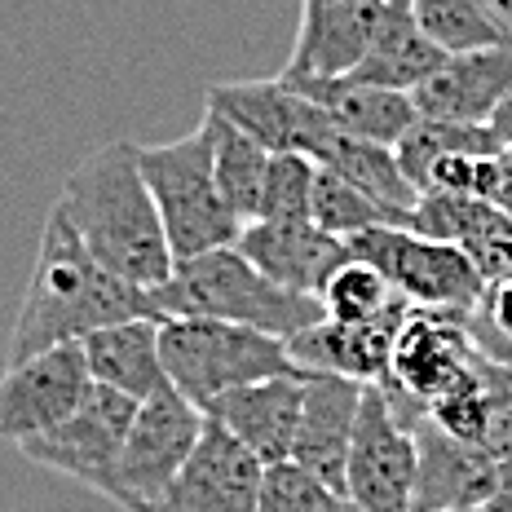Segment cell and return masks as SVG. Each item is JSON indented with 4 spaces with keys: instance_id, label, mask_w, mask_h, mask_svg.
Segmentation results:
<instances>
[{
    "instance_id": "6da1fadb",
    "label": "cell",
    "mask_w": 512,
    "mask_h": 512,
    "mask_svg": "<svg viewBox=\"0 0 512 512\" xmlns=\"http://www.w3.org/2000/svg\"><path fill=\"white\" fill-rule=\"evenodd\" d=\"M128 318H159L151 287H133L102 270L53 204L40 230L36 270H31L23 309L14 318V336H9V362L36 358L58 345H80L84 336L102 332V327L128 323Z\"/></svg>"
},
{
    "instance_id": "7a4b0ae2",
    "label": "cell",
    "mask_w": 512,
    "mask_h": 512,
    "mask_svg": "<svg viewBox=\"0 0 512 512\" xmlns=\"http://www.w3.org/2000/svg\"><path fill=\"white\" fill-rule=\"evenodd\" d=\"M58 208L93 261L115 279L133 287H159L177 270L133 142H106L84 155L62 186Z\"/></svg>"
},
{
    "instance_id": "3957f363",
    "label": "cell",
    "mask_w": 512,
    "mask_h": 512,
    "mask_svg": "<svg viewBox=\"0 0 512 512\" xmlns=\"http://www.w3.org/2000/svg\"><path fill=\"white\" fill-rule=\"evenodd\" d=\"M159 318H217L252 332L279 336L292 345L301 332L323 323V301L305 292H287L261 274L239 248H217L195 261H181L168 283L151 287Z\"/></svg>"
},
{
    "instance_id": "277c9868",
    "label": "cell",
    "mask_w": 512,
    "mask_h": 512,
    "mask_svg": "<svg viewBox=\"0 0 512 512\" xmlns=\"http://www.w3.org/2000/svg\"><path fill=\"white\" fill-rule=\"evenodd\" d=\"M137 164H142V177L155 195L159 221H164L177 265L239 243L243 221L217 186L204 128L164 146H137Z\"/></svg>"
},
{
    "instance_id": "5b68a950",
    "label": "cell",
    "mask_w": 512,
    "mask_h": 512,
    "mask_svg": "<svg viewBox=\"0 0 512 512\" xmlns=\"http://www.w3.org/2000/svg\"><path fill=\"white\" fill-rule=\"evenodd\" d=\"M159 349L168 384L199 411H208L230 389L301 371L287 340L217 318H159Z\"/></svg>"
},
{
    "instance_id": "8992f818",
    "label": "cell",
    "mask_w": 512,
    "mask_h": 512,
    "mask_svg": "<svg viewBox=\"0 0 512 512\" xmlns=\"http://www.w3.org/2000/svg\"><path fill=\"white\" fill-rule=\"evenodd\" d=\"M208 429V415L177 389H164L137 407L133 433L120 455V473H115L111 504L124 512H159L168 490L190 464L199 437Z\"/></svg>"
},
{
    "instance_id": "52a82bcc",
    "label": "cell",
    "mask_w": 512,
    "mask_h": 512,
    "mask_svg": "<svg viewBox=\"0 0 512 512\" xmlns=\"http://www.w3.org/2000/svg\"><path fill=\"white\" fill-rule=\"evenodd\" d=\"M137 407H142L137 398L93 380L89 398L80 402V411L71 415V420H62L53 433L31 437L18 451H23L31 464L49 468V473H62V477H71V482H80V486L111 499L115 473H120V455H124L128 433H133V420H137Z\"/></svg>"
},
{
    "instance_id": "ba28073f",
    "label": "cell",
    "mask_w": 512,
    "mask_h": 512,
    "mask_svg": "<svg viewBox=\"0 0 512 512\" xmlns=\"http://www.w3.org/2000/svg\"><path fill=\"white\" fill-rule=\"evenodd\" d=\"M358 261H371L393 292L415 309H468L482 296L486 279L455 243H437L411 226H380L349 239Z\"/></svg>"
},
{
    "instance_id": "9c48e42d",
    "label": "cell",
    "mask_w": 512,
    "mask_h": 512,
    "mask_svg": "<svg viewBox=\"0 0 512 512\" xmlns=\"http://www.w3.org/2000/svg\"><path fill=\"white\" fill-rule=\"evenodd\" d=\"M415 473V433L398 420L380 384H367L345 464V495L358 512H415Z\"/></svg>"
},
{
    "instance_id": "30bf717a",
    "label": "cell",
    "mask_w": 512,
    "mask_h": 512,
    "mask_svg": "<svg viewBox=\"0 0 512 512\" xmlns=\"http://www.w3.org/2000/svg\"><path fill=\"white\" fill-rule=\"evenodd\" d=\"M93 389V371L80 345H58L36 358L9 362L0 376V442L23 446L53 433L80 411Z\"/></svg>"
},
{
    "instance_id": "8fae6325",
    "label": "cell",
    "mask_w": 512,
    "mask_h": 512,
    "mask_svg": "<svg viewBox=\"0 0 512 512\" xmlns=\"http://www.w3.org/2000/svg\"><path fill=\"white\" fill-rule=\"evenodd\" d=\"M212 111L234 120L248 137L265 146V151L283 155H318V146L336 133L332 115L301 89H292L283 76L270 80H234V84H212L208 98Z\"/></svg>"
},
{
    "instance_id": "7c38bea8",
    "label": "cell",
    "mask_w": 512,
    "mask_h": 512,
    "mask_svg": "<svg viewBox=\"0 0 512 512\" xmlns=\"http://www.w3.org/2000/svg\"><path fill=\"white\" fill-rule=\"evenodd\" d=\"M477 358L482 354L468 340L464 309H415L411 305L384 380L407 389L424 407H433L442 393H451L473 371Z\"/></svg>"
},
{
    "instance_id": "4fadbf2b",
    "label": "cell",
    "mask_w": 512,
    "mask_h": 512,
    "mask_svg": "<svg viewBox=\"0 0 512 512\" xmlns=\"http://www.w3.org/2000/svg\"><path fill=\"white\" fill-rule=\"evenodd\" d=\"M261 482L265 464L217 420H208L159 512H261Z\"/></svg>"
},
{
    "instance_id": "5bb4252c",
    "label": "cell",
    "mask_w": 512,
    "mask_h": 512,
    "mask_svg": "<svg viewBox=\"0 0 512 512\" xmlns=\"http://www.w3.org/2000/svg\"><path fill=\"white\" fill-rule=\"evenodd\" d=\"M301 407H305V371H292V376H270L221 393L204 415L217 420L230 437H239L256 460L270 468L292 460L296 433H301Z\"/></svg>"
},
{
    "instance_id": "9a60e30c",
    "label": "cell",
    "mask_w": 512,
    "mask_h": 512,
    "mask_svg": "<svg viewBox=\"0 0 512 512\" xmlns=\"http://www.w3.org/2000/svg\"><path fill=\"white\" fill-rule=\"evenodd\" d=\"M234 248L279 287L305 296H323L327 279L354 256L345 239L327 234L318 221H252Z\"/></svg>"
},
{
    "instance_id": "2e32d148",
    "label": "cell",
    "mask_w": 512,
    "mask_h": 512,
    "mask_svg": "<svg viewBox=\"0 0 512 512\" xmlns=\"http://www.w3.org/2000/svg\"><path fill=\"white\" fill-rule=\"evenodd\" d=\"M384 0H318L301 5V27L283 76H354L367 62Z\"/></svg>"
},
{
    "instance_id": "e0dca14e",
    "label": "cell",
    "mask_w": 512,
    "mask_h": 512,
    "mask_svg": "<svg viewBox=\"0 0 512 512\" xmlns=\"http://www.w3.org/2000/svg\"><path fill=\"white\" fill-rule=\"evenodd\" d=\"M415 512H446V508H486L499 482V460L486 446L460 442L424 415L415 424Z\"/></svg>"
},
{
    "instance_id": "ac0fdd59",
    "label": "cell",
    "mask_w": 512,
    "mask_h": 512,
    "mask_svg": "<svg viewBox=\"0 0 512 512\" xmlns=\"http://www.w3.org/2000/svg\"><path fill=\"white\" fill-rule=\"evenodd\" d=\"M362 393H367L362 380L336 376V371H305V407L292 460L336 490H345V464L349 446H354Z\"/></svg>"
},
{
    "instance_id": "d6986e66",
    "label": "cell",
    "mask_w": 512,
    "mask_h": 512,
    "mask_svg": "<svg viewBox=\"0 0 512 512\" xmlns=\"http://www.w3.org/2000/svg\"><path fill=\"white\" fill-rule=\"evenodd\" d=\"M411 98L429 120L490 124V115L512 102V40L451 53V62L433 80H424Z\"/></svg>"
},
{
    "instance_id": "ffe728a7",
    "label": "cell",
    "mask_w": 512,
    "mask_h": 512,
    "mask_svg": "<svg viewBox=\"0 0 512 512\" xmlns=\"http://www.w3.org/2000/svg\"><path fill=\"white\" fill-rule=\"evenodd\" d=\"M407 314L411 301H398L380 318H367V323H332V318H323V323H314L309 332L296 336L287 349H292L301 371H336V376L362 384H380L389 376L393 345H398Z\"/></svg>"
},
{
    "instance_id": "44dd1931",
    "label": "cell",
    "mask_w": 512,
    "mask_h": 512,
    "mask_svg": "<svg viewBox=\"0 0 512 512\" xmlns=\"http://www.w3.org/2000/svg\"><path fill=\"white\" fill-rule=\"evenodd\" d=\"M407 226L424 239L455 243L486 283L512 279V217L477 195H424Z\"/></svg>"
},
{
    "instance_id": "7402d4cb",
    "label": "cell",
    "mask_w": 512,
    "mask_h": 512,
    "mask_svg": "<svg viewBox=\"0 0 512 512\" xmlns=\"http://www.w3.org/2000/svg\"><path fill=\"white\" fill-rule=\"evenodd\" d=\"M283 80L292 89H301L305 98H314L332 115V124L340 133H349V137L398 146L420 124V106H415L411 93L380 89V84H367L358 76H283Z\"/></svg>"
},
{
    "instance_id": "603a6c76",
    "label": "cell",
    "mask_w": 512,
    "mask_h": 512,
    "mask_svg": "<svg viewBox=\"0 0 512 512\" xmlns=\"http://www.w3.org/2000/svg\"><path fill=\"white\" fill-rule=\"evenodd\" d=\"M446 62H451V53L424 31L420 14H415V0H384L371 53L354 76L367 84H380V89L415 93L424 80H433Z\"/></svg>"
},
{
    "instance_id": "cb8c5ba5",
    "label": "cell",
    "mask_w": 512,
    "mask_h": 512,
    "mask_svg": "<svg viewBox=\"0 0 512 512\" xmlns=\"http://www.w3.org/2000/svg\"><path fill=\"white\" fill-rule=\"evenodd\" d=\"M80 349L89 358L93 380L111 384L137 402L173 389L164 371V349H159V318H128V323L102 327V332L84 336Z\"/></svg>"
},
{
    "instance_id": "d4e9b609",
    "label": "cell",
    "mask_w": 512,
    "mask_h": 512,
    "mask_svg": "<svg viewBox=\"0 0 512 512\" xmlns=\"http://www.w3.org/2000/svg\"><path fill=\"white\" fill-rule=\"evenodd\" d=\"M314 164L336 173L340 181H349V186L362 190L367 199H376L384 212H393L398 226H407L415 204H420V190H415V181L407 177V168H402L398 146H380V142L349 137L336 128V133L318 146Z\"/></svg>"
},
{
    "instance_id": "484cf974",
    "label": "cell",
    "mask_w": 512,
    "mask_h": 512,
    "mask_svg": "<svg viewBox=\"0 0 512 512\" xmlns=\"http://www.w3.org/2000/svg\"><path fill=\"white\" fill-rule=\"evenodd\" d=\"M204 128L208 146H212V173H217V186L226 195V204L239 212L243 226H252L256 212H261V190H265V173H270V155L256 137H248L234 120H226L221 111H204Z\"/></svg>"
},
{
    "instance_id": "4316f807",
    "label": "cell",
    "mask_w": 512,
    "mask_h": 512,
    "mask_svg": "<svg viewBox=\"0 0 512 512\" xmlns=\"http://www.w3.org/2000/svg\"><path fill=\"white\" fill-rule=\"evenodd\" d=\"M415 14L446 53H468L512 40L508 0H415Z\"/></svg>"
},
{
    "instance_id": "83f0119b",
    "label": "cell",
    "mask_w": 512,
    "mask_h": 512,
    "mask_svg": "<svg viewBox=\"0 0 512 512\" xmlns=\"http://www.w3.org/2000/svg\"><path fill=\"white\" fill-rule=\"evenodd\" d=\"M318 301H323V314L332 318V323H367V318H380L384 309H393L402 296L393 292V283L384 279L371 261L349 256L332 279H327Z\"/></svg>"
},
{
    "instance_id": "f1b7e54d",
    "label": "cell",
    "mask_w": 512,
    "mask_h": 512,
    "mask_svg": "<svg viewBox=\"0 0 512 512\" xmlns=\"http://www.w3.org/2000/svg\"><path fill=\"white\" fill-rule=\"evenodd\" d=\"M314 221L323 226L327 234L336 239H358L367 230H380V226H398L393 212H384L376 199H367L362 190H354L349 181H340L336 173L318 168V181H314Z\"/></svg>"
},
{
    "instance_id": "f546056e",
    "label": "cell",
    "mask_w": 512,
    "mask_h": 512,
    "mask_svg": "<svg viewBox=\"0 0 512 512\" xmlns=\"http://www.w3.org/2000/svg\"><path fill=\"white\" fill-rule=\"evenodd\" d=\"M261 512H358L345 490L327 486L318 473H309L296 460L270 464L261 482Z\"/></svg>"
},
{
    "instance_id": "4dcf8cb0",
    "label": "cell",
    "mask_w": 512,
    "mask_h": 512,
    "mask_svg": "<svg viewBox=\"0 0 512 512\" xmlns=\"http://www.w3.org/2000/svg\"><path fill=\"white\" fill-rule=\"evenodd\" d=\"M314 181L318 164L309 155H270L256 221H314Z\"/></svg>"
},
{
    "instance_id": "1f68e13d",
    "label": "cell",
    "mask_w": 512,
    "mask_h": 512,
    "mask_svg": "<svg viewBox=\"0 0 512 512\" xmlns=\"http://www.w3.org/2000/svg\"><path fill=\"white\" fill-rule=\"evenodd\" d=\"M464 327L477 354L499 367H512V279L486 283L482 296L464 309Z\"/></svg>"
},
{
    "instance_id": "d6a6232c",
    "label": "cell",
    "mask_w": 512,
    "mask_h": 512,
    "mask_svg": "<svg viewBox=\"0 0 512 512\" xmlns=\"http://www.w3.org/2000/svg\"><path fill=\"white\" fill-rule=\"evenodd\" d=\"M482 380H486V451L495 460L512 455V367L482 358Z\"/></svg>"
},
{
    "instance_id": "836d02e7",
    "label": "cell",
    "mask_w": 512,
    "mask_h": 512,
    "mask_svg": "<svg viewBox=\"0 0 512 512\" xmlns=\"http://www.w3.org/2000/svg\"><path fill=\"white\" fill-rule=\"evenodd\" d=\"M473 195L486 199V204H495L499 212H508L512 217V151L495 155H482L477 159V181H473Z\"/></svg>"
},
{
    "instance_id": "e575fe53",
    "label": "cell",
    "mask_w": 512,
    "mask_h": 512,
    "mask_svg": "<svg viewBox=\"0 0 512 512\" xmlns=\"http://www.w3.org/2000/svg\"><path fill=\"white\" fill-rule=\"evenodd\" d=\"M486 512H512V455L499 460V482H495V495H490Z\"/></svg>"
},
{
    "instance_id": "d590c367",
    "label": "cell",
    "mask_w": 512,
    "mask_h": 512,
    "mask_svg": "<svg viewBox=\"0 0 512 512\" xmlns=\"http://www.w3.org/2000/svg\"><path fill=\"white\" fill-rule=\"evenodd\" d=\"M490 133H495L499 142H504L508 151H512V102H504L495 115H490Z\"/></svg>"
},
{
    "instance_id": "8d00e7d4",
    "label": "cell",
    "mask_w": 512,
    "mask_h": 512,
    "mask_svg": "<svg viewBox=\"0 0 512 512\" xmlns=\"http://www.w3.org/2000/svg\"><path fill=\"white\" fill-rule=\"evenodd\" d=\"M446 512H486V508H446Z\"/></svg>"
},
{
    "instance_id": "74e56055",
    "label": "cell",
    "mask_w": 512,
    "mask_h": 512,
    "mask_svg": "<svg viewBox=\"0 0 512 512\" xmlns=\"http://www.w3.org/2000/svg\"><path fill=\"white\" fill-rule=\"evenodd\" d=\"M301 5H318V0H301Z\"/></svg>"
}]
</instances>
